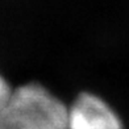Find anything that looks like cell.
<instances>
[{"label": "cell", "instance_id": "6da1fadb", "mask_svg": "<svg viewBox=\"0 0 129 129\" xmlns=\"http://www.w3.org/2000/svg\"><path fill=\"white\" fill-rule=\"evenodd\" d=\"M0 129H67V105L42 84H22L0 108Z\"/></svg>", "mask_w": 129, "mask_h": 129}, {"label": "cell", "instance_id": "7a4b0ae2", "mask_svg": "<svg viewBox=\"0 0 129 129\" xmlns=\"http://www.w3.org/2000/svg\"><path fill=\"white\" fill-rule=\"evenodd\" d=\"M67 129H125L119 113L96 93L82 92L67 105Z\"/></svg>", "mask_w": 129, "mask_h": 129}, {"label": "cell", "instance_id": "3957f363", "mask_svg": "<svg viewBox=\"0 0 129 129\" xmlns=\"http://www.w3.org/2000/svg\"><path fill=\"white\" fill-rule=\"evenodd\" d=\"M12 87L9 86V83L7 82L2 74H0V108L4 105V103L8 100V98L11 95V92H12Z\"/></svg>", "mask_w": 129, "mask_h": 129}]
</instances>
